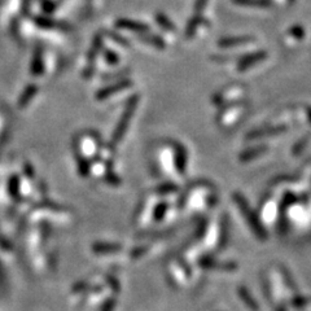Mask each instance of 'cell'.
<instances>
[{
	"mask_svg": "<svg viewBox=\"0 0 311 311\" xmlns=\"http://www.w3.org/2000/svg\"><path fill=\"white\" fill-rule=\"evenodd\" d=\"M136 103H137V98H132L131 100L129 101V104H127L126 112L124 113V117H122V119H121L119 126H118L117 131H115V135H114L115 140H119L121 136H122V134H124V131L126 130L127 124H129V119L131 118V113L134 112V109L136 108Z\"/></svg>",
	"mask_w": 311,
	"mask_h": 311,
	"instance_id": "1",
	"label": "cell"
},
{
	"mask_svg": "<svg viewBox=\"0 0 311 311\" xmlns=\"http://www.w3.org/2000/svg\"><path fill=\"white\" fill-rule=\"evenodd\" d=\"M43 70V64H42V56H40V52L37 51L35 52V56H34L33 64H31V71H33L35 76L40 74V71Z\"/></svg>",
	"mask_w": 311,
	"mask_h": 311,
	"instance_id": "6",
	"label": "cell"
},
{
	"mask_svg": "<svg viewBox=\"0 0 311 311\" xmlns=\"http://www.w3.org/2000/svg\"><path fill=\"white\" fill-rule=\"evenodd\" d=\"M247 40H249V38H228V39L221 40L219 44L222 47H231V45L241 44V43H247Z\"/></svg>",
	"mask_w": 311,
	"mask_h": 311,
	"instance_id": "8",
	"label": "cell"
},
{
	"mask_svg": "<svg viewBox=\"0 0 311 311\" xmlns=\"http://www.w3.org/2000/svg\"><path fill=\"white\" fill-rule=\"evenodd\" d=\"M126 83H127V82H125V84H124V83H122V84H117V86H112V87H109V88H105V90H101L100 92H99L98 99H107L108 96L113 95V92H114V91L121 90V88L126 87V86H127Z\"/></svg>",
	"mask_w": 311,
	"mask_h": 311,
	"instance_id": "7",
	"label": "cell"
},
{
	"mask_svg": "<svg viewBox=\"0 0 311 311\" xmlns=\"http://www.w3.org/2000/svg\"><path fill=\"white\" fill-rule=\"evenodd\" d=\"M115 26H117L118 29H126V30L135 31V33L147 34L149 31V28L147 25H144V23L136 22V21L131 20H124V18L118 20L117 22H115Z\"/></svg>",
	"mask_w": 311,
	"mask_h": 311,
	"instance_id": "2",
	"label": "cell"
},
{
	"mask_svg": "<svg viewBox=\"0 0 311 311\" xmlns=\"http://www.w3.org/2000/svg\"><path fill=\"white\" fill-rule=\"evenodd\" d=\"M35 92H37V87H35V86H29V87L25 90V92H23V95L21 96L20 104H18V105H20L21 108L28 105V103L34 98Z\"/></svg>",
	"mask_w": 311,
	"mask_h": 311,
	"instance_id": "3",
	"label": "cell"
},
{
	"mask_svg": "<svg viewBox=\"0 0 311 311\" xmlns=\"http://www.w3.org/2000/svg\"><path fill=\"white\" fill-rule=\"evenodd\" d=\"M156 20H157L158 25H161L166 30H175L174 23L171 22L163 13H156Z\"/></svg>",
	"mask_w": 311,
	"mask_h": 311,
	"instance_id": "5",
	"label": "cell"
},
{
	"mask_svg": "<svg viewBox=\"0 0 311 311\" xmlns=\"http://www.w3.org/2000/svg\"><path fill=\"white\" fill-rule=\"evenodd\" d=\"M105 52H107V57H108V61H109V64H117L118 62V57L115 56L114 54H113V52H110V51H105Z\"/></svg>",
	"mask_w": 311,
	"mask_h": 311,
	"instance_id": "10",
	"label": "cell"
},
{
	"mask_svg": "<svg viewBox=\"0 0 311 311\" xmlns=\"http://www.w3.org/2000/svg\"><path fill=\"white\" fill-rule=\"evenodd\" d=\"M141 40H144V43H148V44L153 45V47L157 48H165V43L161 39L160 37H156V35H147L144 34V37L140 38Z\"/></svg>",
	"mask_w": 311,
	"mask_h": 311,
	"instance_id": "4",
	"label": "cell"
},
{
	"mask_svg": "<svg viewBox=\"0 0 311 311\" xmlns=\"http://www.w3.org/2000/svg\"><path fill=\"white\" fill-rule=\"evenodd\" d=\"M37 25H39L40 28H44V29H51V28H59V26H62L64 28V25H59V23L54 22V21L51 20H45V18H37Z\"/></svg>",
	"mask_w": 311,
	"mask_h": 311,
	"instance_id": "9",
	"label": "cell"
}]
</instances>
